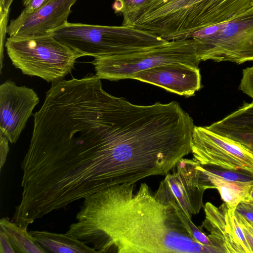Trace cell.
<instances>
[{"instance_id": "obj_7", "label": "cell", "mask_w": 253, "mask_h": 253, "mask_svg": "<svg viewBox=\"0 0 253 253\" xmlns=\"http://www.w3.org/2000/svg\"><path fill=\"white\" fill-rule=\"evenodd\" d=\"M210 188L212 186L202 166L193 159L183 158L172 172L166 175L155 193L166 202L176 203L191 219L204 207V193Z\"/></svg>"}, {"instance_id": "obj_27", "label": "cell", "mask_w": 253, "mask_h": 253, "mask_svg": "<svg viewBox=\"0 0 253 253\" xmlns=\"http://www.w3.org/2000/svg\"><path fill=\"white\" fill-rule=\"evenodd\" d=\"M13 0H0V15H8Z\"/></svg>"}, {"instance_id": "obj_9", "label": "cell", "mask_w": 253, "mask_h": 253, "mask_svg": "<svg viewBox=\"0 0 253 253\" xmlns=\"http://www.w3.org/2000/svg\"><path fill=\"white\" fill-rule=\"evenodd\" d=\"M204 207L205 218L199 227L209 232L207 236L217 253H253L235 210L225 203L217 207L207 202Z\"/></svg>"}, {"instance_id": "obj_28", "label": "cell", "mask_w": 253, "mask_h": 253, "mask_svg": "<svg viewBox=\"0 0 253 253\" xmlns=\"http://www.w3.org/2000/svg\"><path fill=\"white\" fill-rule=\"evenodd\" d=\"M253 253V236L244 227L241 226Z\"/></svg>"}, {"instance_id": "obj_4", "label": "cell", "mask_w": 253, "mask_h": 253, "mask_svg": "<svg viewBox=\"0 0 253 253\" xmlns=\"http://www.w3.org/2000/svg\"><path fill=\"white\" fill-rule=\"evenodd\" d=\"M5 47L12 64L23 74L52 83L63 80L81 57L49 33L9 37Z\"/></svg>"}, {"instance_id": "obj_16", "label": "cell", "mask_w": 253, "mask_h": 253, "mask_svg": "<svg viewBox=\"0 0 253 253\" xmlns=\"http://www.w3.org/2000/svg\"><path fill=\"white\" fill-rule=\"evenodd\" d=\"M0 229L7 235L15 253H46L28 232L27 228L10 221L8 218L0 219Z\"/></svg>"}, {"instance_id": "obj_12", "label": "cell", "mask_w": 253, "mask_h": 253, "mask_svg": "<svg viewBox=\"0 0 253 253\" xmlns=\"http://www.w3.org/2000/svg\"><path fill=\"white\" fill-rule=\"evenodd\" d=\"M185 97L202 87L199 68L181 63L166 64L139 72L131 77Z\"/></svg>"}, {"instance_id": "obj_26", "label": "cell", "mask_w": 253, "mask_h": 253, "mask_svg": "<svg viewBox=\"0 0 253 253\" xmlns=\"http://www.w3.org/2000/svg\"><path fill=\"white\" fill-rule=\"evenodd\" d=\"M237 219L241 226L244 227L253 236V225L250 221L247 219L244 216L235 211Z\"/></svg>"}, {"instance_id": "obj_14", "label": "cell", "mask_w": 253, "mask_h": 253, "mask_svg": "<svg viewBox=\"0 0 253 253\" xmlns=\"http://www.w3.org/2000/svg\"><path fill=\"white\" fill-rule=\"evenodd\" d=\"M202 170L212 188L218 190L224 203L232 209L235 211L240 202L249 197L253 181H228L210 173L203 166Z\"/></svg>"}, {"instance_id": "obj_2", "label": "cell", "mask_w": 253, "mask_h": 253, "mask_svg": "<svg viewBox=\"0 0 253 253\" xmlns=\"http://www.w3.org/2000/svg\"><path fill=\"white\" fill-rule=\"evenodd\" d=\"M253 0H152L134 23L168 41L185 40L253 7Z\"/></svg>"}, {"instance_id": "obj_10", "label": "cell", "mask_w": 253, "mask_h": 253, "mask_svg": "<svg viewBox=\"0 0 253 253\" xmlns=\"http://www.w3.org/2000/svg\"><path fill=\"white\" fill-rule=\"evenodd\" d=\"M40 99L33 89L7 80L0 85V133L15 143Z\"/></svg>"}, {"instance_id": "obj_3", "label": "cell", "mask_w": 253, "mask_h": 253, "mask_svg": "<svg viewBox=\"0 0 253 253\" xmlns=\"http://www.w3.org/2000/svg\"><path fill=\"white\" fill-rule=\"evenodd\" d=\"M47 33L81 57L95 58L130 54L169 42L134 26H104L67 21Z\"/></svg>"}, {"instance_id": "obj_17", "label": "cell", "mask_w": 253, "mask_h": 253, "mask_svg": "<svg viewBox=\"0 0 253 253\" xmlns=\"http://www.w3.org/2000/svg\"><path fill=\"white\" fill-rule=\"evenodd\" d=\"M152 0H114L112 9L123 18L122 25L133 26L142 9Z\"/></svg>"}, {"instance_id": "obj_1", "label": "cell", "mask_w": 253, "mask_h": 253, "mask_svg": "<svg viewBox=\"0 0 253 253\" xmlns=\"http://www.w3.org/2000/svg\"><path fill=\"white\" fill-rule=\"evenodd\" d=\"M110 186L84 199L66 232L97 253H213L197 241L192 222L175 203L160 198L146 183Z\"/></svg>"}, {"instance_id": "obj_5", "label": "cell", "mask_w": 253, "mask_h": 253, "mask_svg": "<svg viewBox=\"0 0 253 253\" xmlns=\"http://www.w3.org/2000/svg\"><path fill=\"white\" fill-rule=\"evenodd\" d=\"M201 61L237 64L253 61V7L226 21L191 35Z\"/></svg>"}, {"instance_id": "obj_13", "label": "cell", "mask_w": 253, "mask_h": 253, "mask_svg": "<svg viewBox=\"0 0 253 253\" xmlns=\"http://www.w3.org/2000/svg\"><path fill=\"white\" fill-rule=\"evenodd\" d=\"M29 233L45 253H97L91 247L66 233L61 234L39 230L30 231Z\"/></svg>"}, {"instance_id": "obj_11", "label": "cell", "mask_w": 253, "mask_h": 253, "mask_svg": "<svg viewBox=\"0 0 253 253\" xmlns=\"http://www.w3.org/2000/svg\"><path fill=\"white\" fill-rule=\"evenodd\" d=\"M77 0H49L31 13L23 11L7 26L9 37H21L47 33L67 22L71 8Z\"/></svg>"}, {"instance_id": "obj_19", "label": "cell", "mask_w": 253, "mask_h": 253, "mask_svg": "<svg viewBox=\"0 0 253 253\" xmlns=\"http://www.w3.org/2000/svg\"><path fill=\"white\" fill-rule=\"evenodd\" d=\"M214 132L237 142L253 154V133L227 130Z\"/></svg>"}, {"instance_id": "obj_22", "label": "cell", "mask_w": 253, "mask_h": 253, "mask_svg": "<svg viewBox=\"0 0 253 253\" xmlns=\"http://www.w3.org/2000/svg\"><path fill=\"white\" fill-rule=\"evenodd\" d=\"M8 139L0 133V171L5 164L9 148Z\"/></svg>"}, {"instance_id": "obj_21", "label": "cell", "mask_w": 253, "mask_h": 253, "mask_svg": "<svg viewBox=\"0 0 253 253\" xmlns=\"http://www.w3.org/2000/svg\"><path fill=\"white\" fill-rule=\"evenodd\" d=\"M8 15H0V73L3 67V47L5 35L7 33V28L8 26Z\"/></svg>"}, {"instance_id": "obj_23", "label": "cell", "mask_w": 253, "mask_h": 253, "mask_svg": "<svg viewBox=\"0 0 253 253\" xmlns=\"http://www.w3.org/2000/svg\"><path fill=\"white\" fill-rule=\"evenodd\" d=\"M49 0H23L24 8L22 10L27 13H31L37 10Z\"/></svg>"}, {"instance_id": "obj_25", "label": "cell", "mask_w": 253, "mask_h": 253, "mask_svg": "<svg viewBox=\"0 0 253 253\" xmlns=\"http://www.w3.org/2000/svg\"><path fill=\"white\" fill-rule=\"evenodd\" d=\"M0 253H15L7 235L0 229Z\"/></svg>"}, {"instance_id": "obj_8", "label": "cell", "mask_w": 253, "mask_h": 253, "mask_svg": "<svg viewBox=\"0 0 253 253\" xmlns=\"http://www.w3.org/2000/svg\"><path fill=\"white\" fill-rule=\"evenodd\" d=\"M193 159L204 166L243 170L253 174V154L237 142L211 130L195 126L192 133Z\"/></svg>"}, {"instance_id": "obj_15", "label": "cell", "mask_w": 253, "mask_h": 253, "mask_svg": "<svg viewBox=\"0 0 253 253\" xmlns=\"http://www.w3.org/2000/svg\"><path fill=\"white\" fill-rule=\"evenodd\" d=\"M206 126L213 132L227 130L253 133V101L244 103L222 120Z\"/></svg>"}, {"instance_id": "obj_24", "label": "cell", "mask_w": 253, "mask_h": 253, "mask_svg": "<svg viewBox=\"0 0 253 253\" xmlns=\"http://www.w3.org/2000/svg\"><path fill=\"white\" fill-rule=\"evenodd\" d=\"M235 211L244 216L248 220L253 222V207L245 201L238 205Z\"/></svg>"}, {"instance_id": "obj_31", "label": "cell", "mask_w": 253, "mask_h": 253, "mask_svg": "<svg viewBox=\"0 0 253 253\" xmlns=\"http://www.w3.org/2000/svg\"><path fill=\"white\" fill-rule=\"evenodd\" d=\"M252 6H253V1L252 2Z\"/></svg>"}, {"instance_id": "obj_29", "label": "cell", "mask_w": 253, "mask_h": 253, "mask_svg": "<svg viewBox=\"0 0 253 253\" xmlns=\"http://www.w3.org/2000/svg\"><path fill=\"white\" fill-rule=\"evenodd\" d=\"M247 198H250V199H253V186L251 189L249 197H247Z\"/></svg>"}, {"instance_id": "obj_18", "label": "cell", "mask_w": 253, "mask_h": 253, "mask_svg": "<svg viewBox=\"0 0 253 253\" xmlns=\"http://www.w3.org/2000/svg\"><path fill=\"white\" fill-rule=\"evenodd\" d=\"M204 167L210 173L228 181L235 182L253 181V174L250 172L245 174L235 171L236 170H219L215 169L211 166Z\"/></svg>"}, {"instance_id": "obj_30", "label": "cell", "mask_w": 253, "mask_h": 253, "mask_svg": "<svg viewBox=\"0 0 253 253\" xmlns=\"http://www.w3.org/2000/svg\"><path fill=\"white\" fill-rule=\"evenodd\" d=\"M251 222V223L252 224V225H253V222H252V221H250Z\"/></svg>"}, {"instance_id": "obj_20", "label": "cell", "mask_w": 253, "mask_h": 253, "mask_svg": "<svg viewBox=\"0 0 253 253\" xmlns=\"http://www.w3.org/2000/svg\"><path fill=\"white\" fill-rule=\"evenodd\" d=\"M239 89L248 95L253 101V66L243 70Z\"/></svg>"}, {"instance_id": "obj_6", "label": "cell", "mask_w": 253, "mask_h": 253, "mask_svg": "<svg viewBox=\"0 0 253 253\" xmlns=\"http://www.w3.org/2000/svg\"><path fill=\"white\" fill-rule=\"evenodd\" d=\"M201 62L192 39L169 41L165 44L130 54L95 57L91 62L98 79L118 81L158 66L181 63L198 68Z\"/></svg>"}]
</instances>
